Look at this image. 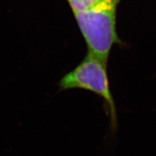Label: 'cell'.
I'll return each mask as SVG.
<instances>
[{"label": "cell", "instance_id": "3", "mask_svg": "<svg viewBox=\"0 0 156 156\" xmlns=\"http://www.w3.org/2000/svg\"><path fill=\"white\" fill-rule=\"evenodd\" d=\"M73 12L89 10L109 2H119V0H67Z\"/></svg>", "mask_w": 156, "mask_h": 156}, {"label": "cell", "instance_id": "2", "mask_svg": "<svg viewBox=\"0 0 156 156\" xmlns=\"http://www.w3.org/2000/svg\"><path fill=\"white\" fill-rule=\"evenodd\" d=\"M117 4L106 3L74 13L86 41L88 53L106 63L113 46L121 43L116 32Z\"/></svg>", "mask_w": 156, "mask_h": 156}, {"label": "cell", "instance_id": "1", "mask_svg": "<svg viewBox=\"0 0 156 156\" xmlns=\"http://www.w3.org/2000/svg\"><path fill=\"white\" fill-rule=\"evenodd\" d=\"M59 91L71 89H83L90 91L103 100L106 114L110 118V129L116 132L118 116L109 83L107 63L87 53L83 61L73 71L66 74L58 83Z\"/></svg>", "mask_w": 156, "mask_h": 156}]
</instances>
